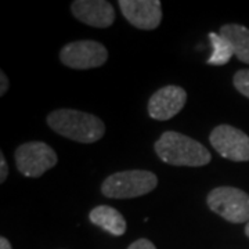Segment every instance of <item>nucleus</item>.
Masks as SVG:
<instances>
[{
    "mask_svg": "<svg viewBox=\"0 0 249 249\" xmlns=\"http://www.w3.org/2000/svg\"><path fill=\"white\" fill-rule=\"evenodd\" d=\"M46 121L53 132L72 142L91 144L106 134L104 122L98 116L83 111L70 108L55 109L47 115Z\"/></svg>",
    "mask_w": 249,
    "mask_h": 249,
    "instance_id": "f257e3e1",
    "label": "nucleus"
},
{
    "mask_svg": "<svg viewBox=\"0 0 249 249\" xmlns=\"http://www.w3.org/2000/svg\"><path fill=\"white\" fill-rule=\"evenodd\" d=\"M154 150L160 160L173 166H205L208 165L212 155L199 142L188 137L186 134L168 130L160 134L154 144Z\"/></svg>",
    "mask_w": 249,
    "mask_h": 249,
    "instance_id": "f03ea898",
    "label": "nucleus"
},
{
    "mask_svg": "<svg viewBox=\"0 0 249 249\" xmlns=\"http://www.w3.org/2000/svg\"><path fill=\"white\" fill-rule=\"evenodd\" d=\"M158 186V178L150 170L133 169L116 172L101 184V193L107 198L129 199L142 196Z\"/></svg>",
    "mask_w": 249,
    "mask_h": 249,
    "instance_id": "7ed1b4c3",
    "label": "nucleus"
},
{
    "mask_svg": "<svg viewBox=\"0 0 249 249\" xmlns=\"http://www.w3.org/2000/svg\"><path fill=\"white\" fill-rule=\"evenodd\" d=\"M209 209L230 223L249 222V194L235 187H216L206 198Z\"/></svg>",
    "mask_w": 249,
    "mask_h": 249,
    "instance_id": "20e7f679",
    "label": "nucleus"
},
{
    "mask_svg": "<svg viewBox=\"0 0 249 249\" xmlns=\"http://www.w3.org/2000/svg\"><path fill=\"white\" fill-rule=\"evenodd\" d=\"M18 172L25 178H40L57 165V154L43 142L21 144L14 152Z\"/></svg>",
    "mask_w": 249,
    "mask_h": 249,
    "instance_id": "39448f33",
    "label": "nucleus"
},
{
    "mask_svg": "<svg viewBox=\"0 0 249 249\" xmlns=\"http://www.w3.org/2000/svg\"><path fill=\"white\" fill-rule=\"evenodd\" d=\"M60 60L72 70H91L107 62L108 50L97 40H76L62 47Z\"/></svg>",
    "mask_w": 249,
    "mask_h": 249,
    "instance_id": "423d86ee",
    "label": "nucleus"
},
{
    "mask_svg": "<svg viewBox=\"0 0 249 249\" xmlns=\"http://www.w3.org/2000/svg\"><path fill=\"white\" fill-rule=\"evenodd\" d=\"M209 142L216 152L226 160L232 162L249 160V136L234 126H216L209 136Z\"/></svg>",
    "mask_w": 249,
    "mask_h": 249,
    "instance_id": "0eeeda50",
    "label": "nucleus"
},
{
    "mask_svg": "<svg viewBox=\"0 0 249 249\" xmlns=\"http://www.w3.org/2000/svg\"><path fill=\"white\" fill-rule=\"evenodd\" d=\"M119 9L133 27L142 31H154L162 21L160 0H119Z\"/></svg>",
    "mask_w": 249,
    "mask_h": 249,
    "instance_id": "6e6552de",
    "label": "nucleus"
},
{
    "mask_svg": "<svg viewBox=\"0 0 249 249\" xmlns=\"http://www.w3.org/2000/svg\"><path fill=\"white\" fill-rule=\"evenodd\" d=\"M186 90L176 85H168L157 90L148 101V114L155 121H169L184 108Z\"/></svg>",
    "mask_w": 249,
    "mask_h": 249,
    "instance_id": "1a4fd4ad",
    "label": "nucleus"
},
{
    "mask_svg": "<svg viewBox=\"0 0 249 249\" xmlns=\"http://www.w3.org/2000/svg\"><path fill=\"white\" fill-rule=\"evenodd\" d=\"M71 11L76 19L93 28H108L115 21L114 6L106 0H75Z\"/></svg>",
    "mask_w": 249,
    "mask_h": 249,
    "instance_id": "9d476101",
    "label": "nucleus"
},
{
    "mask_svg": "<svg viewBox=\"0 0 249 249\" xmlns=\"http://www.w3.org/2000/svg\"><path fill=\"white\" fill-rule=\"evenodd\" d=\"M90 222L101 227L109 234L119 237L126 232V220L119 211L115 208H111L108 205H100L96 206L89 214Z\"/></svg>",
    "mask_w": 249,
    "mask_h": 249,
    "instance_id": "9b49d317",
    "label": "nucleus"
},
{
    "mask_svg": "<svg viewBox=\"0 0 249 249\" xmlns=\"http://www.w3.org/2000/svg\"><path fill=\"white\" fill-rule=\"evenodd\" d=\"M219 34L231 43L234 55L240 61L249 64V28L238 24H227L220 28Z\"/></svg>",
    "mask_w": 249,
    "mask_h": 249,
    "instance_id": "f8f14e48",
    "label": "nucleus"
},
{
    "mask_svg": "<svg viewBox=\"0 0 249 249\" xmlns=\"http://www.w3.org/2000/svg\"><path fill=\"white\" fill-rule=\"evenodd\" d=\"M209 40L212 43L213 52H212V55L209 57V60L206 62L209 65H216V67L226 65L234 55L231 43L227 39H224L220 34H216V32L209 34Z\"/></svg>",
    "mask_w": 249,
    "mask_h": 249,
    "instance_id": "ddd939ff",
    "label": "nucleus"
},
{
    "mask_svg": "<svg viewBox=\"0 0 249 249\" xmlns=\"http://www.w3.org/2000/svg\"><path fill=\"white\" fill-rule=\"evenodd\" d=\"M234 88L240 91L242 96L249 98V70H241L234 75Z\"/></svg>",
    "mask_w": 249,
    "mask_h": 249,
    "instance_id": "4468645a",
    "label": "nucleus"
},
{
    "mask_svg": "<svg viewBox=\"0 0 249 249\" xmlns=\"http://www.w3.org/2000/svg\"><path fill=\"white\" fill-rule=\"evenodd\" d=\"M127 249H157V247H155L150 240H147V238H140V240L134 241L133 244H132Z\"/></svg>",
    "mask_w": 249,
    "mask_h": 249,
    "instance_id": "2eb2a0df",
    "label": "nucleus"
},
{
    "mask_svg": "<svg viewBox=\"0 0 249 249\" xmlns=\"http://www.w3.org/2000/svg\"><path fill=\"white\" fill-rule=\"evenodd\" d=\"M7 175H9V166H7V162L4 158V154L0 152V181L1 183H4Z\"/></svg>",
    "mask_w": 249,
    "mask_h": 249,
    "instance_id": "dca6fc26",
    "label": "nucleus"
},
{
    "mask_svg": "<svg viewBox=\"0 0 249 249\" xmlns=\"http://www.w3.org/2000/svg\"><path fill=\"white\" fill-rule=\"evenodd\" d=\"M0 96H4L6 94V91L9 90V78L6 76V73L1 71L0 73Z\"/></svg>",
    "mask_w": 249,
    "mask_h": 249,
    "instance_id": "f3484780",
    "label": "nucleus"
},
{
    "mask_svg": "<svg viewBox=\"0 0 249 249\" xmlns=\"http://www.w3.org/2000/svg\"><path fill=\"white\" fill-rule=\"evenodd\" d=\"M0 249H13L10 241L7 240L6 237H1V238H0Z\"/></svg>",
    "mask_w": 249,
    "mask_h": 249,
    "instance_id": "a211bd4d",
    "label": "nucleus"
},
{
    "mask_svg": "<svg viewBox=\"0 0 249 249\" xmlns=\"http://www.w3.org/2000/svg\"><path fill=\"white\" fill-rule=\"evenodd\" d=\"M245 234H247V237L249 238V222L247 223V227H245Z\"/></svg>",
    "mask_w": 249,
    "mask_h": 249,
    "instance_id": "6ab92c4d",
    "label": "nucleus"
}]
</instances>
